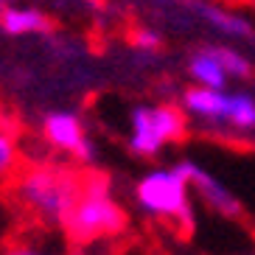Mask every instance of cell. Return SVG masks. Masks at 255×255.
I'll return each instance as SVG.
<instances>
[{"mask_svg":"<svg viewBox=\"0 0 255 255\" xmlns=\"http://www.w3.org/2000/svg\"><path fill=\"white\" fill-rule=\"evenodd\" d=\"M210 48H213V53L219 56L222 68L227 70L230 79H236V82H247V79H253L255 68L241 51H236V48H230V45H210Z\"/></svg>","mask_w":255,"mask_h":255,"instance_id":"cell-13","label":"cell"},{"mask_svg":"<svg viewBox=\"0 0 255 255\" xmlns=\"http://www.w3.org/2000/svg\"><path fill=\"white\" fill-rule=\"evenodd\" d=\"M0 31L8 37H37V34H48L51 31V17L37 6H8L0 11Z\"/></svg>","mask_w":255,"mask_h":255,"instance_id":"cell-9","label":"cell"},{"mask_svg":"<svg viewBox=\"0 0 255 255\" xmlns=\"http://www.w3.org/2000/svg\"><path fill=\"white\" fill-rule=\"evenodd\" d=\"M42 137L53 151H62L76 165L90 168L98 160V149L93 143L87 124L76 110H51L42 115Z\"/></svg>","mask_w":255,"mask_h":255,"instance_id":"cell-5","label":"cell"},{"mask_svg":"<svg viewBox=\"0 0 255 255\" xmlns=\"http://www.w3.org/2000/svg\"><path fill=\"white\" fill-rule=\"evenodd\" d=\"M0 255H62V250L53 247V244H45V241L20 239V241H11V244H6Z\"/></svg>","mask_w":255,"mask_h":255,"instance_id":"cell-14","label":"cell"},{"mask_svg":"<svg viewBox=\"0 0 255 255\" xmlns=\"http://www.w3.org/2000/svg\"><path fill=\"white\" fill-rule=\"evenodd\" d=\"M177 165H180V171L188 177V185H191L194 199H199L210 213H216L222 219H239L241 216V199L233 194V188L227 182H222L213 171H208L205 165H199L191 157L177 160Z\"/></svg>","mask_w":255,"mask_h":255,"instance_id":"cell-6","label":"cell"},{"mask_svg":"<svg viewBox=\"0 0 255 255\" xmlns=\"http://www.w3.org/2000/svg\"><path fill=\"white\" fill-rule=\"evenodd\" d=\"M8 230H11V210H8V205L0 199V244L6 241Z\"/></svg>","mask_w":255,"mask_h":255,"instance_id":"cell-16","label":"cell"},{"mask_svg":"<svg viewBox=\"0 0 255 255\" xmlns=\"http://www.w3.org/2000/svg\"><path fill=\"white\" fill-rule=\"evenodd\" d=\"M17 3H20V0H0V11L8 8V6H17Z\"/></svg>","mask_w":255,"mask_h":255,"instance_id":"cell-18","label":"cell"},{"mask_svg":"<svg viewBox=\"0 0 255 255\" xmlns=\"http://www.w3.org/2000/svg\"><path fill=\"white\" fill-rule=\"evenodd\" d=\"M185 70H188V79L191 84H199V87H216V90H225L230 76L227 70L222 68L219 56L213 53V48L205 45V48H196L185 62Z\"/></svg>","mask_w":255,"mask_h":255,"instance_id":"cell-11","label":"cell"},{"mask_svg":"<svg viewBox=\"0 0 255 255\" xmlns=\"http://www.w3.org/2000/svg\"><path fill=\"white\" fill-rule=\"evenodd\" d=\"M132 199H135V208L151 222L168 225L177 233H185V236L194 233V194H191L188 177L180 171L177 163L146 168L132 185Z\"/></svg>","mask_w":255,"mask_h":255,"instance_id":"cell-3","label":"cell"},{"mask_svg":"<svg viewBox=\"0 0 255 255\" xmlns=\"http://www.w3.org/2000/svg\"><path fill=\"white\" fill-rule=\"evenodd\" d=\"M222 137H255V96L247 90H230Z\"/></svg>","mask_w":255,"mask_h":255,"instance_id":"cell-10","label":"cell"},{"mask_svg":"<svg viewBox=\"0 0 255 255\" xmlns=\"http://www.w3.org/2000/svg\"><path fill=\"white\" fill-rule=\"evenodd\" d=\"M185 110L171 101H151L135 104L127 115V149L140 160H154L174 143L185 140L188 135Z\"/></svg>","mask_w":255,"mask_h":255,"instance_id":"cell-4","label":"cell"},{"mask_svg":"<svg viewBox=\"0 0 255 255\" xmlns=\"http://www.w3.org/2000/svg\"><path fill=\"white\" fill-rule=\"evenodd\" d=\"M84 174L73 165L37 163L25 165L11 180V199L25 216L42 227H65L76 199L82 194Z\"/></svg>","mask_w":255,"mask_h":255,"instance_id":"cell-1","label":"cell"},{"mask_svg":"<svg viewBox=\"0 0 255 255\" xmlns=\"http://www.w3.org/2000/svg\"><path fill=\"white\" fill-rule=\"evenodd\" d=\"M132 42H135L140 51L154 53V51H160V48H163V34H160V31H154V28H137L135 34H132Z\"/></svg>","mask_w":255,"mask_h":255,"instance_id":"cell-15","label":"cell"},{"mask_svg":"<svg viewBox=\"0 0 255 255\" xmlns=\"http://www.w3.org/2000/svg\"><path fill=\"white\" fill-rule=\"evenodd\" d=\"M253 255H255V253H253Z\"/></svg>","mask_w":255,"mask_h":255,"instance_id":"cell-19","label":"cell"},{"mask_svg":"<svg viewBox=\"0 0 255 255\" xmlns=\"http://www.w3.org/2000/svg\"><path fill=\"white\" fill-rule=\"evenodd\" d=\"M62 230L76 247H96L121 239L129 230V210L118 202L113 185L101 174H84L82 194Z\"/></svg>","mask_w":255,"mask_h":255,"instance_id":"cell-2","label":"cell"},{"mask_svg":"<svg viewBox=\"0 0 255 255\" xmlns=\"http://www.w3.org/2000/svg\"><path fill=\"white\" fill-rule=\"evenodd\" d=\"M191 11H194L202 23H208L213 31L225 34L233 39H253L255 28L244 14L239 11H230V8H222L216 3H208V0H191Z\"/></svg>","mask_w":255,"mask_h":255,"instance_id":"cell-8","label":"cell"},{"mask_svg":"<svg viewBox=\"0 0 255 255\" xmlns=\"http://www.w3.org/2000/svg\"><path fill=\"white\" fill-rule=\"evenodd\" d=\"M20 140L8 124H0V182L14 180L20 171Z\"/></svg>","mask_w":255,"mask_h":255,"instance_id":"cell-12","label":"cell"},{"mask_svg":"<svg viewBox=\"0 0 255 255\" xmlns=\"http://www.w3.org/2000/svg\"><path fill=\"white\" fill-rule=\"evenodd\" d=\"M62 255H93V253H87L84 247H79V250H68V253H62Z\"/></svg>","mask_w":255,"mask_h":255,"instance_id":"cell-17","label":"cell"},{"mask_svg":"<svg viewBox=\"0 0 255 255\" xmlns=\"http://www.w3.org/2000/svg\"><path fill=\"white\" fill-rule=\"evenodd\" d=\"M227 101H230V90H216V87H199L191 84L180 96V107L185 110L188 121L196 127L208 129L222 135L225 129V115H227Z\"/></svg>","mask_w":255,"mask_h":255,"instance_id":"cell-7","label":"cell"}]
</instances>
